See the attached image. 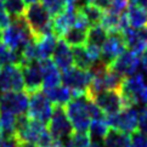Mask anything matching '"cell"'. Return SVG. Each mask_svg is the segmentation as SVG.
I'll use <instances>...</instances> for the list:
<instances>
[{
  "instance_id": "obj_39",
  "label": "cell",
  "mask_w": 147,
  "mask_h": 147,
  "mask_svg": "<svg viewBox=\"0 0 147 147\" xmlns=\"http://www.w3.org/2000/svg\"><path fill=\"white\" fill-rule=\"evenodd\" d=\"M18 147H38V146L34 144H30V142H20Z\"/></svg>"
},
{
  "instance_id": "obj_43",
  "label": "cell",
  "mask_w": 147,
  "mask_h": 147,
  "mask_svg": "<svg viewBox=\"0 0 147 147\" xmlns=\"http://www.w3.org/2000/svg\"><path fill=\"white\" fill-rule=\"evenodd\" d=\"M65 1H66V4H74L76 5L79 0H65Z\"/></svg>"
},
{
  "instance_id": "obj_28",
  "label": "cell",
  "mask_w": 147,
  "mask_h": 147,
  "mask_svg": "<svg viewBox=\"0 0 147 147\" xmlns=\"http://www.w3.org/2000/svg\"><path fill=\"white\" fill-rule=\"evenodd\" d=\"M72 52H73V62H74L76 67L85 71L90 69V67L92 66V61L86 54L85 46H76V48H73Z\"/></svg>"
},
{
  "instance_id": "obj_33",
  "label": "cell",
  "mask_w": 147,
  "mask_h": 147,
  "mask_svg": "<svg viewBox=\"0 0 147 147\" xmlns=\"http://www.w3.org/2000/svg\"><path fill=\"white\" fill-rule=\"evenodd\" d=\"M138 128L142 134L147 135V106L139 111V124Z\"/></svg>"
},
{
  "instance_id": "obj_16",
  "label": "cell",
  "mask_w": 147,
  "mask_h": 147,
  "mask_svg": "<svg viewBox=\"0 0 147 147\" xmlns=\"http://www.w3.org/2000/svg\"><path fill=\"white\" fill-rule=\"evenodd\" d=\"M41 74H43V90H49L55 86L61 85V73L52 60L46 59L39 61Z\"/></svg>"
},
{
  "instance_id": "obj_45",
  "label": "cell",
  "mask_w": 147,
  "mask_h": 147,
  "mask_svg": "<svg viewBox=\"0 0 147 147\" xmlns=\"http://www.w3.org/2000/svg\"><path fill=\"white\" fill-rule=\"evenodd\" d=\"M1 68H3V67H1V66H0V72H1Z\"/></svg>"
},
{
  "instance_id": "obj_27",
  "label": "cell",
  "mask_w": 147,
  "mask_h": 147,
  "mask_svg": "<svg viewBox=\"0 0 147 147\" xmlns=\"http://www.w3.org/2000/svg\"><path fill=\"white\" fill-rule=\"evenodd\" d=\"M16 118L17 115L0 112V128H1L3 136H15L16 133Z\"/></svg>"
},
{
  "instance_id": "obj_35",
  "label": "cell",
  "mask_w": 147,
  "mask_h": 147,
  "mask_svg": "<svg viewBox=\"0 0 147 147\" xmlns=\"http://www.w3.org/2000/svg\"><path fill=\"white\" fill-rule=\"evenodd\" d=\"M11 22V17L7 15L6 10L4 6V0H0V28L4 29Z\"/></svg>"
},
{
  "instance_id": "obj_19",
  "label": "cell",
  "mask_w": 147,
  "mask_h": 147,
  "mask_svg": "<svg viewBox=\"0 0 147 147\" xmlns=\"http://www.w3.org/2000/svg\"><path fill=\"white\" fill-rule=\"evenodd\" d=\"M129 27L141 29L147 26V10L140 5H130L125 10Z\"/></svg>"
},
{
  "instance_id": "obj_30",
  "label": "cell",
  "mask_w": 147,
  "mask_h": 147,
  "mask_svg": "<svg viewBox=\"0 0 147 147\" xmlns=\"http://www.w3.org/2000/svg\"><path fill=\"white\" fill-rule=\"evenodd\" d=\"M4 6L7 15L11 18L23 16V13L26 11L24 0H4Z\"/></svg>"
},
{
  "instance_id": "obj_36",
  "label": "cell",
  "mask_w": 147,
  "mask_h": 147,
  "mask_svg": "<svg viewBox=\"0 0 147 147\" xmlns=\"http://www.w3.org/2000/svg\"><path fill=\"white\" fill-rule=\"evenodd\" d=\"M20 141L16 136H1L0 138V147H18Z\"/></svg>"
},
{
  "instance_id": "obj_5",
  "label": "cell",
  "mask_w": 147,
  "mask_h": 147,
  "mask_svg": "<svg viewBox=\"0 0 147 147\" xmlns=\"http://www.w3.org/2000/svg\"><path fill=\"white\" fill-rule=\"evenodd\" d=\"M92 76L89 71L80 69L78 67H69L68 69L62 72L61 82L65 86L71 89L73 96L86 94L89 85L91 84Z\"/></svg>"
},
{
  "instance_id": "obj_12",
  "label": "cell",
  "mask_w": 147,
  "mask_h": 147,
  "mask_svg": "<svg viewBox=\"0 0 147 147\" xmlns=\"http://www.w3.org/2000/svg\"><path fill=\"white\" fill-rule=\"evenodd\" d=\"M0 90L3 92L24 90L23 74L20 65H9L1 68V72H0Z\"/></svg>"
},
{
  "instance_id": "obj_22",
  "label": "cell",
  "mask_w": 147,
  "mask_h": 147,
  "mask_svg": "<svg viewBox=\"0 0 147 147\" xmlns=\"http://www.w3.org/2000/svg\"><path fill=\"white\" fill-rule=\"evenodd\" d=\"M88 30L89 29H83V28L72 26V27L63 34L62 40H63L67 45L72 46V48H76V46H84L86 44V40H88Z\"/></svg>"
},
{
  "instance_id": "obj_15",
  "label": "cell",
  "mask_w": 147,
  "mask_h": 147,
  "mask_svg": "<svg viewBox=\"0 0 147 147\" xmlns=\"http://www.w3.org/2000/svg\"><path fill=\"white\" fill-rule=\"evenodd\" d=\"M77 17V7L74 4H67L63 11L54 16L52 21V33L57 38L61 39L63 34L69 29L76 22Z\"/></svg>"
},
{
  "instance_id": "obj_9",
  "label": "cell",
  "mask_w": 147,
  "mask_h": 147,
  "mask_svg": "<svg viewBox=\"0 0 147 147\" xmlns=\"http://www.w3.org/2000/svg\"><path fill=\"white\" fill-rule=\"evenodd\" d=\"M29 96L26 91H6L0 96V112L15 115L27 114Z\"/></svg>"
},
{
  "instance_id": "obj_18",
  "label": "cell",
  "mask_w": 147,
  "mask_h": 147,
  "mask_svg": "<svg viewBox=\"0 0 147 147\" xmlns=\"http://www.w3.org/2000/svg\"><path fill=\"white\" fill-rule=\"evenodd\" d=\"M36 54H38V61L50 59L54 54V50L56 48V44L59 41V38L54 33H46L44 35L39 36L38 39H34Z\"/></svg>"
},
{
  "instance_id": "obj_20",
  "label": "cell",
  "mask_w": 147,
  "mask_h": 147,
  "mask_svg": "<svg viewBox=\"0 0 147 147\" xmlns=\"http://www.w3.org/2000/svg\"><path fill=\"white\" fill-rule=\"evenodd\" d=\"M43 91L46 95V97L52 102L54 106H66L73 97L72 90L65 85H59L52 89H49V90H43Z\"/></svg>"
},
{
  "instance_id": "obj_41",
  "label": "cell",
  "mask_w": 147,
  "mask_h": 147,
  "mask_svg": "<svg viewBox=\"0 0 147 147\" xmlns=\"http://www.w3.org/2000/svg\"><path fill=\"white\" fill-rule=\"evenodd\" d=\"M139 4H140V6H142L147 10V0H139Z\"/></svg>"
},
{
  "instance_id": "obj_37",
  "label": "cell",
  "mask_w": 147,
  "mask_h": 147,
  "mask_svg": "<svg viewBox=\"0 0 147 147\" xmlns=\"http://www.w3.org/2000/svg\"><path fill=\"white\" fill-rule=\"evenodd\" d=\"M140 67L142 68L144 74L147 76V49L144 51V54L141 55V59H140Z\"/></svg>"
},
{
  "instance_id": "obj_42",
  "label": "cell",
  "mask_w": 147,
  "mask_h": 147,
  "mask_svg": "<svg viewBox=\"0 0 147 147\" xmlns=\"http://www.w3.org/2000/svg\"><path fill=\"white\" fill-rule=\"evenodd\" d=\"M26 4H35V3H39V0H24Z\"/></svg>"
},
{
  "instance_id": "obj_24",
  "label": "cell",
  "mask_w": 147,
  "mask_h": 147,
  "mask_svg": "<svg viewBox=\"0 0 147 147\" xmlns=\"http://www.w3.org/2000/svg\"><path fill=\"white\" fill-rule=\"evenodd\" d=\"M108 36V32L105 29L101 24H95L91 26L88 30V40L86 44L95 45L98 48H102V45L105 44Z\"/></svg>"
},
{
  "instance_id": "obj_11",
  "label": "cell",
  "mask_w": 147,
  "mask_h": 147,
  "mask_svg": "<svg viewBox=\"0 0 147 147\" xmlns=\"http://www.w3.org/2000/svg\"><path fill=\"white\" fill-rule=\"evenodd\" d=\"M97 107L105 113V115H113L125 108L123 96L119 90H105L98 92L92 98Z\"/></svg>"
},
{
  "instance_id": "obj_21",
  "label": "cell",
  "mask_w": 147,
  "mask_h": 147,
  "mask_svg": "<svg viewBox=\"0 0 147 147\" xmlns=\"http://www.w3.org/2000/svg\"><path fill=\"white\" fill-rule=\"evenodd\" d=\"M103 147H129L130 135L122 133L117 129L109 128L108 133L102 140Z\"/></svg>"
},
{
  "instance_id": "obj_6",
  "label": "cell",
  "mask_w": 147,
  "mask_h": 147,
  "mask_svg": "<svg viewBox=\"0 0 147 147\" xmlns=\"http://www.w3.org/2000/svg\"><path fill=\"white\" fill-rule=\"evenodd\" d=\"M28 96H29V103H28L27 115L30 119L48 124L51 118L52 109H54L52 102L46 97L43 90L33 92Z\"/></svg>"
},
{
  "instance_id": "obj_10",
  "label": "cell",
  "mask_w": 147,
  "mask_h": 147,
  "mask_svg": "<svg viewBox=\"0 0 147 147\" xmlns=\"http://www.w3.org/2000/svg\"><path fill=\"white\" fill-rule=\"evenodd\" d=\"M125 49H127V43L122 32L108 33L107 39L101 48L100 61L109 67L113 63V61L125 51Z\"/></svg>"
},
{
  "instance_id": "obj_2",
  "label": "cell",
  "mask_w": 147,
  "mask_h": 147,
  "mask_svg": "<svg viewBox=\"0 0 147 147\" xmlns=\"http://www.w3.org/2000/svg\"><path fill=\"white\" fill-rule=\"evenodd\" d=\"M23 18L34 39L52 32V20L50 12L43 4L35 3L26 7Z\"/></svg>"
},
{
  "instance_id": "obj_25",
  "label": "cell",
  "mask_w": 147,
  "mask_h": 147,
  "mask_svg": "<svg viewBox=\"0 0 147 147\" xmlns=\"http://www.w3.org/2000/svg\"><path fill=\"white\" fill-rule=\"evenodd\" d=\"M77 9H78V11H79L83 16L88 20L90 27L91 26H95V24H100V22H101L103 11L102 10H100L98 7L94 6V5L84 4V5H80V6L77 7Z\"/></svg>"
},
{
  "instance_id": "obj_34",
  "label": "cell",
  "mask_w": 147,
  "mask_h": 147,
  "mask_svg": "<svg viewBox=\"0 0 147 147\" xmlns=\"http://www.w3.org/2000/svg\"><path fill=\"white\" fill-rule=\"evenodd\" d=\"M128 5H129V0H112L109 10L117 13H123L128 9Z\"/></svg>"
},
{
  "instance_id": "obj_4",
  "label": "cell",
  "mask_w": 147,
  "mask_h": 147,
  "mask_svg": "<svg viewBox=\"0 0 147 147\" xmlns=\"http://www.w3.org/2000/svg\"><path fill=\"white\" fill-rule=\"evenodd\" d=\"M146 88L145 74L144 73H135L123 79L119 91L122 94L125 107H134L141 103L142 92Z\"/></svg>"
},
{
  "instance_id": "obj_32",
  "label": "cell",
  "mask_w": 147,
  "mask_h": 147,
  "mask_svg": "<svg viewBox=\"0 0 147 147\" xmlns=\"http://www.w3.org/2000/svg\"><path fill=\"white\" fill-rule=\"evenodd\" d=\"M129 147H147V135L136 130L130 136Z\"/></svg>"
},
{
  "instance_id": "obj_17",
  "label": "cell",
  "mask_w": 147,
  "mask_h": 147,
  "mask_svg": "<svg viewBox=\"0 0 147 147\" xmlns=\"http://www.w3.org/2000/svg\"><path fill=\"white\" fill-rule=\"evenodd\" d=\"M52 62L60 71H66L69 67L74 65L73 62V52L69 45H67L62 39H59L56 44V48L52 54Z\"/></svg>"
},
{
  "instance_id": "obj_23",
  "label": "cell",
  "mask_w": 147,
  "mask_h": 147,
  "mask_svg": "<svg viewBox=\"0 0 147 147\" xmlns=\"http://www.w3.org/2000/svg\"><path fill=\"white\" fill-rule=\"evenodd\" d=\"M109 130V125L107 123L106 118L102 119H92L90 123V127H89L88 133L90 135L91 141H101L103 138L106 136V134Z\"/></svg>"
},
{
  "instance_id": "obj_38",
  "label": "cell",
  "mask_w": 147,
  "mask_h": 147,
  "mask_svg": "<svg viewBox=\"0 0 147 147\" xmlns=\"http://www.w3.org/2000/svg\"><path fill=\"white\" fill-rule=\"evenodd\" d=\"M141 103H144V105H146V106H147V85H146L145 90H144V92H142V97H141Z\"/></svg>"
},
{
  "instance_id": "obj_40",
  "label": "cell",
  "mask_w": 147,
  "mask_h": 147,
  "mask_svg": "<svg viewBox=\"0 0 147 147\" xmlns=\"http://www.w3.org/2000/svg\"><path fill=\"white\" fill-rule=\"evenodd\" d=\"M90 147H103V145L101 141H91Z\"/></svg>"
},
{
  "instance_id": "obj_3",
  "label": "cell",
  "mask_w": 147,
  "mask_h": 147,
  "mask_svg": "<svg viewBox=\"0 0 147 147\" xmlns=\"http://www.w3.org/2000/svg\"><path fill=\"white\" fill-rule=\"evenodd\" d=\"M89 97L86 94L73 96L72 100L65 107L68 119L71 120L72 127L76 131H88L91 123V118L88 109Z\"/></svg>"
},
{
  "instance_id": "obj_46",
  "label": "cell",
  "mask_w": 147,
  "mask_h": 147,
  "mask_svg": "<svg viewBox=\"0 0 147 147\" xmlns=\"http://www.w3.org/2000/svg\"><path fill=\"white\" fill-rule=\"evenodd\" d=\"M66 147H67V146H66Z\"/></svg>"
},
{
  "instance_id": "obj_13",
  "label": "cell",
  "mask_w": 147,
  "mask_h": 147,
  "mask_svg": "<svg viewBox=\"0 0 147 147\" xmlns=\"http://www.w3.org/2000/svg\"><path fill=\"white\" fill-rule=\"evenodd\" d=\"M112 71L118 73L123 78L130 77L138 73L140 68V56L134 54L133 51H124L122 55H119L113 61V63L109 66Z\"/></svg>"
},
{
  "instance_id": "obj_7",
  "label": "cell",
  "mask_w": 147,
  "mask_h": 147,
  "mask_svg": "<svg viewBox=\"0 0 147 147\" xmlns=\"http://www.w3.org/2000/svg\"><path fill=\"white\" fill-rule=\"evenodd\" d=\"M48 129L55 140L66 141L73 134L74 129L67 117L63 106H54L51 118L48 123Z\"/></svg>"
},
{
  "instance_id": "obj_1",
  "label": "cell",
  "mask_w": 147,
  "mask_h": 147,
  "mask_svg": "<svg viewBox=\"0 0 147 147\" xmlns=\"http://www.w3.org/2000/svg\"><path fill=\"white\" fill-rule=\"evenodd\" d=\"M3 43L13 51L20 52L28 43L34 40L23 16L11 18V22L3 29Z\"/></svg>"
},
{
  "instance_id": "obj_14",
  "label": "cell",
  "mask_w": 147,
  "mask_h": 147,
  "mask_svg": "<svg viewBox=\"0 0 147 147\" xmlns=\"http://www.w3.org/2000/svg\"><path fill=\"white\" fill-rule=\"evenodd\" d=\"M23 74L24 91L30 95L33 92L41 90L43 88V74H41L39 61H34L30 63H24L21 66Z\"/></svg>"
},
{
  "instance_id": "obj_29",
  "label": "cell",
  "mask_w": 147,
  "mask_h": 147,
  "mask_svg": "<svg viewBox=\"0 0 147 147\" xmlns=\"http://www.w3.org/2000/svg\"><path fill=\"white\" fill-rule=\"evenodd\" d=\"M91 138L88 131H73V134L66 140L67 147H90Z\"/></svg>"
},
{
  "instance_id": "obj_26",
  "label": "cell",
  "mask_w": 147,
  "mask_h": 147,
  "mask_svg": "<svg viewBox=\"0 0 147 147\" xmlns=\"http://www.w3.org/2000/svg\"><path fill=\"white\" fill-rule=\"evenodd\" d=\"M9 65L21 66V55L20 52L11 50L3 41H0V66L4 67Z\"/></svg>"
},
{
  "instance_id": "obj_44",
  "label": "cell",
  "mask_w": 147,
  "mask_h": 147,
  "mask_svg": "<svg viewBox=\"0 0 147 147\" xmlns=\"http://www.w3.org/2000/svg\"><path fill=\"white\" fill-rule=\"evenodd\" d=\"M1 35H3V30H1V28H0V40H1Z\"/></svg>"
},
{
  "instance_id": "obj_8",
  "label": "cell",
  "mask_w": 147,
  "mask_h": 147,
  "mask_svg": "<svg viewBox=\"0 0 147 147\" xmlns=\"http://www.w3.org/2000/svg\"><path fill=\"white\" fill-rule=\"evenodd\" d=\"M109 128L117 129L125 134H133L138 130L139 111L134 107H125L120 112L106 117Z\"/></svg>"
},
{
  "instance_id": "obj_31",
  "label": "cell",
  "mask_w": 147,
  "mask_h": 147,
  "mask_svg": "<svg viewBox=\"0 0 147 147\" xmlns=\"http://www.w3.org/2000/svg\"><path fill=\"white\" fill-rule=\"evenodd\" d=\"M43 5L50 12L51 16H56V15L63 11L67 4L65 0H43Z\"/></svg>"
}]
</instances>
